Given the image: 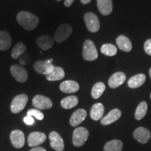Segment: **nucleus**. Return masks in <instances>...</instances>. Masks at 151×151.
Masks as SVG:
<instances>
[{"mask_svg": "<svg viewBox=\"0 0 151 151\" xmlns=\"http://www.w3.org/2000/svg\"><path fill=\"white\" fill-rule=\"evenodd\" d=\"M60 89L65 93H74L78 91L79 85L74 81H65L61 83Z\"/></svg>", "mask_w": 151, "mask_h": 151, "instance_id": "obj_17", "label": "nucleus"}, {"mask_svg": "<svg viewBox=\"0 0 151 151\" xmlns=\"http://www.w3.org/2000/svg\"><path fill=\"white\" fill-rule=\"evenodd\" d=\"M106 86L105 85L101 82H98L97 83L94 85L92 87V89L91 91L92 97L94 99H99V98L102 95L104 92L105 91Z\"/></svg>", "mask_w": 151, "mask_h": 151, "instance_id": "obj_26", "label": "nucleus"}, {"mask_svg": "<svg viewBox=\"0 0 151 151\" xmlns=\"http://www.w3.org/2000/svg\"><path fill=\"white\" fill-rule=\"evenodd\" d=\"M29 151H46V150L43 148H42V147H36V148H32Z\"/></svg>", "mask_w": 151, "mask_h": 151, "instance_id": "obj_35", "label": "nucleus"}, {"mask_svg": "<svg viewBox=\"0 0 151 151\" xmlns=\"http://www.w3.org/2000/svg\"><path fill=\"white\" fill-rule=\"evenodd\" d=\"M150 99H151V94H150Z\"/></svg>", "mask_w": 151, "mask_h": 151, "instance_id": "obj_40", "label": "nucleus"}, {"mask_svg": "<svg viewBox=\"0 0 151 151\" xmlns=\"http://www.w3.org/2000/svg\"><path fill=\"white\" fill-rule=\"evenodd\" d=\"M97 7L104 16H108L113 11L112 0H97Z\"/></svg>", "mask_w": 151, "mask_h": 151, "instance_id": "obj_19", "label": "nucleus"}, {"mask_svg": "<svg viewBox=\"0 0 151 151\" xmlns=\"http://www.w3.org/2000/svg\"><path fill=\"white\" fill-rule=\"evenodd\" d=\"M144 50L147 54L151 55V39H149L144 43Z\"/></svg>", "mask_w": 151, "mask_h": 151, "instance_id": "obj_32", "label": "nucleus"}, {"mask_svg": "<svg viewBox=\"0 0 151 151\" xmlns=\"http://www.w3.org/2000/svg\"><path fill=\"white\" fill-rule=\"evenodd\" d=\"M20 63L22 64V65H24V62L23 60H20Z\"/></svg>", "mask_w": 151, "mask_h": 151, "instance_id": "obj_37", "label": "nucleus"}, {"mask_svg": "<svg viewBox=\"0 0 151 151\" xmlns=\"http://www.w3.org/2000/svg\"><path fill=\"white\" fill-rule=\"evenodd\" d=\"M23 120H24V123H25L26 124H27V125H32V124H33L34 123H35V120H34L33 117H32V116H27L26 117H24Z\"/></svg>", "mask_w": 151, "mask_h": 151, "instance_id": "obj_33", "label": "nucleus"}, {"mask_svg": "<svg viewBox=\"0 0 151 151\" xmlns=\"http://www.w3.org/2000/svg\"><path fill=\"white\" fill-rule=\"evenodd\" d=\"M10 139L15 148H20L23 147L24 144V135L23 132L20 130H14L11 132Z\"/></svg>", "mask_w": 151, "mask_h": 151, "instance_id": "obj_12", "label": "nucleus"}, {"mask_svg": "<svg viewBox=\"0 0 151 151\" xmlns=\"http://www.w3.org/2000/svg\"><path fill=\"white\" fill-rule=\"evenodd\" d=\"M84 20L87 28L91 32H97L100 28L99 20L97 16L93 13H86L84 16Z\"/></svg>", "mask_w": 151, "mask_h": 151, "instance_id": "obj_6", "label": "nucleus"}, {"mask_svg": "<svg viewBox=\"0 0 151 151\" xmlns=\"http://www.w3.org/2000/svg\"><path fill=\"white\" fill-rule=\"evenodd\" d=\"M101 52L107 56H114L117 53V48L111 43H106L101 47Z\"/></svg>", "mask_w": 151, "mask_h": 151, "instance_id": "obj_29", "label": "nucleus"}, {"mask_svg": "<svg viewBox=\"0 0 151 151\" xmlns=\"http://www.w3.org/2000/svg\"><path fill=\"white\" fill-rule=\"evenodd\" d=\"M57 1H61V0H57Z\"/></svg>", "mask_w": 151, "mask_h": 151, "instance_id": "obj_39", "label": "nucleus"}, {"mask_svg": "<svg viewBox=\"0 0 151 151\" xmlns=\"http://www.w3.org/2000/svg\"><path fill=\"white\" fill-rule=\"evenodd\" d=\"M134 137L137 141L141 143H146L150 139V132L146 128L140 127L134 130L133 133Z\"/></svg>", "mask_w": 151, "mask_h": 151, "instance_id": "obj_13", "label": "nucleus"}, {"mask_svg": "<svg viewBox=\"0 0 151 151\" xmlns=\"http://www.w3.org/2000/svg\"><path fill=\"white\" fill-rule=\"evenodd\" d=\"M65 76V71L62 68L55 66L51 72L46 76V78L49 81H56L62 80V78H64Z\"/></svg>", "mask_w": 151, "mask_h": 151, "instance_id": "obj_23", "label": "nucleus"}, {"mask_svg": "<svg viewBox=\"0 0 151 151\" xmlns=\"http://www.w3.org/2000/svg\"><path fill=\"white\" fill-rule=\"evenodd\" d=\"M122 143L120 140H112L109 141L104 145V151H121L122 149Z\"/></svg>", "mask_w": 151, "mask_h": 151, "instance_id": "obj_27", "label": "nucleus"}, {"mask_svg": "<svg viewBox=\"0 0 151 151\" xmlns=\"http://www.w3.org/2000/svg\"><path fill=\"white\" fill-rule=\"evenodd\" d=\"M148 110V104L146 101H142L138 105L135 111V118L137 120H140L146 116Z\"/></svg>", "mask_w": 151, "mask_h": 151, "instance_id": "obj_28", "label": "nucleus"}, {"mask_svg": "<svg viewBox=\"0 0 151 151\" xmlns=\"http://www.w3.org/2000/svg\"><path fill=\"white\" fill-rule=\"evenodd\" d=\"M28 101V97L27 94H18L14 97L11 104V111L14 113H18L22 111L26 106Z\"/></svg>", "mask_w": 151, "mask_h": 151, "instance_id": "obj_5", "label": "nucleus"}, {"mask_svg": "<svg viewBox=\"0 0 151 151\" xmlns=\"http://www.w3.org/2000/svg\"><path fill=\"white\" fill-rule=\"evenodd\" d=\"M33 106L37 109H48L52 106V102L50 98L45 96L38 94L36 95L32 99Z\"/></svg>", "mask_w": 151, "mask_h": 151, "instance_id": "obj_9", "label": "nucleus"}, {"mask_svg": "<svg viewBox=\"0 0 151 151\" xmlns=\"http://www.w3.org/2000/svg\"><path fill=\"white\" fill-rule=\"evenodd\" d=\"M11 37L4 30L0 31V50H7L11 46Z\"/></svg>", "mask_w": 151, "mask_h": 151, "instance_id": "obj_21", "label": "nucleus"}, {"mask_svg": "<svg viewBox=\"0 0 151 151\" xmlns=\"http://www.w3.org/2000/svg\"><path fill=\"white\" fill-rule=\"evenodd\" d=\"M87 116V111L83 109H80L73 112L72 116H71L70 124L72 127H76L80 124L83 121H84Z\"/></svg>", "mask_w": 151, "mask_h": 151, "instance_id": "obj_14", "label": "nucleus"}, {"mask_svg": "<svg viewBox=\"0 0 151 151\" xmlns=\"http://www.w3.org/2000/svg\"><path fill=\"white\" fill-rule=\"evenodd\" d=\"M78 97L76 96L72 95L64 98L61 101V106L62 108L65 109H70L75 107L78 104Z\"/></svg>", "mask_w": 151, "mask_h": 151, "instance_id": "obj_25", "label": "nucleus"}, {"mask_svg": "<svg viewBox=\"0 0 151 151\" xmlns=\"http://www.w3.org/2000/svg\"><path fill=\"white\" fill-rule=\"evenodd\" d=\"M116 43L118 47L124 52H129L132 50V44L131 41L124 35H120L117 37Z\"/></svg>", "mask_w": 151, "mask_h": 151, "instance_id": "obj_20", "label": "nucleus"}, {"mask_svg": "<svg viewBox=\"0 0 151 151\" xmlns=\"http://www.w3.org/2000/svg\"><path fill=\"white\" fill-rule=\"evenodd\" d=\"M11 73L13 77L20 83L26 82L28 78L27 71L20 65H14L11 67Z\"/></svg>", "mask_w": 151, "mask_h": 151, "instance_id": "obj_8", "label": "nucleus"}, {"mask_svg": "<svg viewBox=\"0 0 151 151\" xmlns=\"http://www.w3.org/2000/svg\"><path fill=\"white\" fill-rule=\"evenodd\" d=\"M83 58L87 61H94L98 58L97 48L94 43L90 39L85 41L83 47Z\"/></svg>", "mask_w": 151, "mask_h": 151, "instance_id": "obj_2", "label": "nucleus"}, {"mask_svg": "<svg viewBox=\"0 0 151 151\" xmlns=\"http://www.w3.org/2000/svg\"><path fill=\"white\" fill-rule=\"evenodd\" d=\"M91 0H81V3L83 4H87L90 3Z\"/></svg>", "mask_w": 151, "mask_h": 151, "instance_id": "obj_36", "label": "nucleus"}, {"mask_svg": "<svg viewBox=\"0 0 151 151\" xmlns=\"http://www.w3.org/2000/svg\"><path fill=\"white\" fill-rule=\"evenodd\" d=\"M50 146L56 151H63L65 149V143L59 134L56 132H50L49 134Z\"/></svg>", "mask_w": 151, "mask_h": 151, "instance_id": "obj_10", "label": "nucleus"}, {"mask_svg": "<svg viewBox=\"0 0 151 151\" xmlns=\"http://www.w3.org/2000/svg\"><path fill=\"white\" fill-rule=\"evenodd\" d=\"M149 76H150V78L151 79V68L150 69V70H149Z\"/></svg>", "mask_w": 151, "mask_h": 151, "instance_id": "obj_38", "label": "nucleus"}, {"mask_svg": "<svg viewBox=\"0 0 151 151\" xmlns=\"http://www.w3.org/2000/svg\"><path fill=\"white\" fill-rule=\"evenodd\" d=\"M17 20L20 26L28 31H32L37 27L39 18L27 11H20L17 15Z\"/></svg>", "mask_w": 151, "mask_h": 151, "instance_id": "obj_1", "label": "nucleus"}, {"mask_svg": "<svg viewBox=\"0 0 151 151\" xmlns=\"http://www.w3.org/2000/svg\"><path fill=\"white\" fill-rule=\"evenodd\" d=\"M54 43L53 39L50 36L41 35L37 39V44L43 50H47L52 46Z\"/></svg>", "mask_w": 151, "mask_h": 151, "instance_id": "obj_18", "label": "nucleus"}, {"mask_svg": "<svg viewBox=\"0 0 151 151\" xmlns=\"http://www.w3.org/2000/svg\"><path fill=\"white\" fill-rule=\"evenodd\" d=\"M104 113V106L102 104L97 103L92 106L91 111H90V117L92 120H99L103 116Z\"/></svg>", "mask_w": 151, "mask_h": 151, "instance_id": "obj_24", "label": "nucleus"}, {"mask_svg": "<svg viewBox=\"0 0 151 151\" xmlns=\"http://www.w3.org/2000/svg\"><path fill=\"white\" fill-rule=\"evenodd\" d=\"M89 137V132L84 127L76 128L73 133L72 141L73 145L76 147L82 146L86 142Z\"/></svg>", "mask_w": 151, "mask_h": 151, "instance_id": "obj_3", "label": "nucleus"}, {"mask_svg": "<svg viewBox=\"0 0 151 151\" xmlns=\"http://www.w3.org/2000/svg\"><path fill=\"white\" fill-rule=\"evenodd\" d=\"M73 1H74V0H65V5L67 7H69L71 4H72Z\"/></svg>", "mask_w": 151, "mask_h": 151, "instance_id": "obj_34", "label": "nucleus"}, {"mask_svg": "<svg viewBox=\"0 0 151 151\" xmlns=\"http://www.w3.org/2000/svg\"><path fill=\"white\" fill-rule=\"evenodd\" d=\"M121 116V111L118 109H115L111 110L106 116L101 118V123L103 125H108L112 124L118 120Z\"/></svg>", "mask_w": 151, "mask_h": 151, "instance_id": "obj_16", "label": "nucleus"}, {"mask_svg": "<svg viewBox=\"0 0 151 151\" xmlns=\"http://www.w3.org/2000/svg\"><path fill=\"white\" fill-rule=\"evenodd\" d=\"M52 61V60L37 61L34 65V68L37 73L46 76L51 72L55 67V66L51 63Z\"/></svg>", "mask_w": 151, "mask_h": 151, "instance_id": "obj_7", "label": "nucleus"}, {"mask_svg": "<svg viewBox=\"0 0 151 151\" xmlns=\"http://www.w3.org/2000/svg\"><path fill=\"white\" fill-rule=\"evenodd\" d=\"M26 49V46L22 43V42H19L18 43H16L15 45V46L13 48L12 52H11V57H12L14 59H17L20 55L23 53V52L25 51Z\"/></svg>", "mask_w": 151, "mask_h": 151, "instance_id": "obj_30", "label": "nucleus"}, {"mask_svg": "<svg viewBox=\"0 0 151 151\" xmlns=\"http://www.w3.org/2000/svg\"><path fill=\"white\" fill-rule=\"evenodd\" d=\"M46 136L45 134L39 132H32L27 139L28 145L30 147H37L46 141Z\"/></svg>", "mask_w": 151, "mask_h": 151, "instance_id": "obj_11", "label": "nucleus"}, {"mask_svg": "<svg viewBox=\"0 0 151 151\" xmlns=\"http://www.w3.org/2000/svg\"><path fill=\"white\" fill-rule=\"evenodd\" d=\"M72 31V27L69 24L65 23L60 24L55 32L54 39L58 43L63 42L70 37Z\"/></svg>", "mask_w": 151, "mask_h": 151, "instance_id": "obj_4", "label": "nucleus"}, {"mask_svg": "<svg viewBox=\"0 0 151 151\" xmlns=\"http://www.w3.org/2000/svg\"><path fill=\"white\" fill-rule=\"evenodd\" d=\"M126 80V76L123 72L119 71L111 76L109 80V86L111 88H116L120 86Z\"/></svg>", "mask_w": 151, "mask_h": 151, "instance_id": "obj_15", "label": "nucleus"}, {"mask_svg": "<svg viewBox=\"0 0 151 151\" xmlns=\"http://www.w3.org/2000/svg\"><path fill=\"white\" fill-rule=\"evenodd\" d=\"M27 116H32V117H35L37 120H42L43 118H44V115L43 113L39 110V109H29L27 111Z\"/></svg>", "mask_w": 151, "mask_h": 151, "instance_id": "obj_31", "label": "nucleus"}, {"mask_svg": "<svg viewBox=\"0 0 151 151\" xmlns=\"http://www.w3.org/2000/svg\"><path fill=\"white\" fill-rule=\"evenodd\" d=\"M146 76L143 74V73L137 74L129 78L127 83L128 86L131 88H139V87H141L144 84V83L146 82Z\"/></svg>", "mask_w": 151, "mask_h": 151, "instance_id": "obj_22", "label": "nucleus"}]
</instances>
